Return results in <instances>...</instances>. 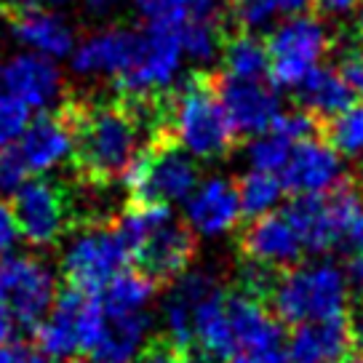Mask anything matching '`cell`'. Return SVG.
I'll return each mask as SVG.
<instances>
[{"mask_svg": "<svg viewBox=\"0 0 363 363\" xmlns=\"http://www.w3.org/2000/svg\"><path fill=\"white\" fill-rule=\"evenodd\" d=\"M57 113L69 128V163L83 184L110 187L121 182L139 147L150 139V125L134 102L118 94L113 99L62 96Z\"/></svg>", "mask_w": 363, "mask_h": 363, "instance_id": "6da1fadb", "label": "cell"}, {"mask_svg": "<svg viewBox=\"0 0 363 363\" xmlns=\"http://www.w3.org/2000/svg\"><path fill=\"white\" fill-rule=\"evenodd\" d=\"M166 123L160 134L171 136L187 155L198 160H219L238 145V134L227 121L219 94L216 72L195 69L182 83L166 91Z\"/></svg>", "mask_w": 363, "mask_h": 363, "instance_id": "7a4b0ae2", "label": "cell"}, {"mask_svg": "<svg viewBox=\"0 0 363 363\" xmlns=\"http://www.w3.org/2000/svg\"><path fill=\"white\" fill-rule=\"evenodd\" d=\"M347 278L337 264H294L278 275L264 305L281 323L299 326L342 315L347 310Z\"/></svg>", "mask_w": 363, "mask_h": 363, "instance_id": "3957f363", "label": "cell"}, {"mask_svg": "<svg viewBox=\"0 0 363 363\" xmlns=\"http://www.w3.org/2000/svg\"><path fill=\"white\" fill-rule=\"evenodd\" d=\"M131 203H179L198 187V163L166 134H152L125 169Z\"/></svg>", "mask_w": 363, "mask_h": 363, "instance_id": "277c9868", "label": "cell"}, {"mask_svg": "<svg viewBox=\"0 0 363 363\" xmlns=\"http://www.w3.org/2000/svg\"><path fill=\"white\" fill-rule=\"evenodd\" d=\"M363 208V190L350 179H342L329 193L294 195L281 214L294 227L302 246L313 254L337 249L352 216Z\"/></svg>", "mask_w": 363, "mask_h": 363, "instance_id": "5b68a950", "label": "cell"}, {"mask_svg": "<svg viewBox=\"0 0 363 363\" xmlns=\"http://www.w3.org/2000/svg\"><path fill=\"white\" fill-rule=\"evenodd\" d=\"M104 318V307L96 296L67 286L65 291H57L48 315L33 329L35 350L59 361L80 350L91 352L102 337Z\"/></svg>", "mask_w": 363, "mask_h": 363, "instance_id": "8992f818", "label": "cell"}, {"mask_svg": "<svg viewBox=\"0 0 363 363\" xmlns=\"http://www.w3.org/2000/svg\"><path fill=\"white\" fill-rule=\"evenodd\" d=\"M75 235L69 238L62 257V275L67 286L99 294L131 259L121 235L115 233L113 222H94V225L72 227Z\"/></svg>", "mask_w": 363, "mask_h": 363, "instance_id": "52a82bcc", "label": "cell"}, {"mask_svg": "<svg viewBox=\"0 0 363 363\" xmlns=\"http://www.w3.org/2000/svg\"><path fill=\"white\" fill-rule=\"evenodd\" d=\"M267 75L275 89H294L320 59L329 54L331 38L326 24L313 13H291L272 27L267 40Z\"/></svg>", "mask_w": 363, "mask_h": 363, "instance_id": "ba28073f", "label": "cell"}, {"mask_svg": "<svg viewBox=\"0 0 363 363\" xmlns=\"http://www.w3.org/2000/svg\"><path fill=\"white\" fill-rule=\"evenodd\" d=\"M177 27L179 24L147 19V24L139 30V48L131 67L115 78L118 96H125V99L158 96L174 86V78L184 57Z\"/></svg>", "mask_w": 363, "mask_h": 363, "instance_id": "9c48e42d", "label": "cell"}, {"mask_svg": "<svg viewBox=\"0 0 363 363\" xmlns=\"http://www.w3.org/2000/svg\"><path fill=\"white\" fill-rule=\"evenodd\" d=\"M225 313L246 363H289L286 329L267 305L240 289L225 291Z\"/></svg>", "mask_w": 363, "mask_h": 363, "instance_id": "30bf717a", "label": "cell"}, {"mask_svg": "<svg viewBox=\"0 0 363 363\" xmlns=\"http://www.w3.org/2000/svg\"><path fill=\"white\" fill-rule=\"evenodd\" d=\"M13 222L19 235L33 246H54L72 227V206L69 193L48 179H27L13 193L11 203Z\"/></svg>", "mask_w": 363, "mask_h": 363, "instance_id": "8fae6325", "label": "cell"}, {"mask_svg": "<svg viewBox=\"0 0 363 363\" xmlns=\"http://www.w3.org/2000/svg\"><path fill=\"white\" fill-rule=\"evenodd\" d=\"M0 294L11 307L13 320L33 331L57 299L54 270L30 254H6L0 259Z\"/></svg>", "mask_w": 363, "mask_h": 363, "instance_id": "7c38bea8", "label": "cell"}, {"mask_svg": "<svg viewBox=\"0 0 363 363\" xmlns=\"http://www.w3.org/2000/svg\"><path fill=\"white\" fill-rule=\"evenodd\" d=\"M198 254V233L184 219L171 214L160 222L142 246L134 251L136 270H142L158 286L177 281Z\"/></svg>", "mask_w": 363, "mask_h": 363, "instance_id": "4fadbf2b", "label": "cell"}, {"mask_svg": "<svg viewBox=\"0 0 363 363\" xmlns=\"http://www.w3.org/2000/svg\"><path fill=\"white\" fill-rule=\"evenodd\" d=\"M216 94L227 121L238 136H257L267 131L272 121L284 113L281 96L275 86H264L262 80L233 78L227 72H216Z\"/></svg>", "mask_w": 363, "mask_h": 363, "instance_id": "5bb4252c", "label": "cell"}, {"mask_svg": "<svg viewBox=\"0 0 363 363\" xmlns=\"http://www.w3.org/2000/svg\"><path fill=\"white\" fill-rule=\"evenodd\" d=\"M278 179L284 184V190H291L294 195H318L329 193L331 187H337L347 177H345L340 152L326 139L310 136L291 145V152Z\"/></svg>", "mask_w": 363, "mask_h": 363, "instance_id": "9a60e30c", "label": "cell"}, {"mask_svg": "<svg viewBox=\"0 0 363 363\" xmlns=\"http://www.w3.org/2000/svg\"><path fill=\"white\" fill-rule=\"evenodd\" d=\"M240 259L270 264L275 270H289L302 262V240L294 233V227L286 222L284 214H262L249 219L235 238Z\"/></svg>", "mask_w": 363, "mask_h": 363, "instance_id": "2e32d148", "label": "cell"}, {"mask_svg": "<svg viewBox=\"0 0 363 363\" xmlns=\"http://www.w3.org/2000/svg\"><path fill=\"white\" fill-rule=\"evenodd\" d=\"M65 78L51 57L43 54H16L0 62V94L33 107H48L62 94Z\"/></svg>", "mask_w": 363, "mask_h": 363, "instance_id": "e0dca14e", "label": "cell"}, {"mask_svg": "<svg viewBox=\"0 0 363 363\" xmlns=\"http://www.w3.org/2000/svg\"><path fill=\"white\" fill-rule=\"evenodd\" d=\"M139 48V30L128 27H104L96 33L86 35L75 48H72V69L78 75H110L118 78L131 67Z\"/></svg>", "mask_w": 363, "mask_h": 363, "instance_id": "ac0fdd59", "label": "cell"}, {"mask_svg": "<svg viewBox=\"0 0 363 363\" xmlns=\"http://www.w3.org/2000/svg\"><path fill=\"white\" fill-rule=\"evenodd\" d=\"M184 222L193 227L198 235L214 238L238 225L240 201L238 187L233 179L211 177L201 182L193 193L184 198Z\"/></svg>", "mask_w": 363, "mask_h": 363, "instance_id": "d6986e66", "label": "cell"}, {"mask_svg": "<svg viewBox=\"0 0 363 363\" xmlns=\"http://www.w3.org/2000/svg\"><path fill=\"white\" fill-rule=\"evenodd\" d=\"M355 347L347 313L299 323L289 340V363H337Z\"/></svg>", "mask_w": 363, "mask_h": 363, "instance_id": "ffe728a7", "label": "cell"}, {"mask_svg": "<svg viewBox=\"0 0 363 363\" xmlns=\"http://www.w3.org/2000/svg\"><path fill=\"white\" fill-rule=\"evenodd\" d=\"M24 163L30 171L48 174L59 169L72 155V136L59 113H40L27 123L19 145Z\"/></svg>", "mask_w": 363, "mask_h": 363, "instance_id": "44dd1931", "label": "cell"}, {"mask_svg": "<svg viewBox=\"0 0 363 363\" xmlns=\"http://www.w3.org/2000/svg\"><path fill=\"white\" fill-rule=\"evenodd\" d=\"M6 19L13 38L33 48L35 54L59 59L72 54L75 48V33L57 11H16L6 13Z\"/></svg>", "mask_w": 363, "mask_h": 363, "instance_id": "7402d4cb", "label": "cell"}, {"mask_svg": "<svg viewBox=\"0 0 363 363\" xmlns=\"http://www.w3.org/2000/svg\"><path fill=\"white\" fill-rule=\"evenodd\" d=\"M294 91L299 107L313 115L320 125L334 115L345 113L355 99L352 86L334 67H313L296 83Z\"/></svg>", "mask_w": 363, "mask_h": 363, "instance_id": "603a6c76", "label": "cell"}, {"mask_svg": "<svg viewBox=\"0 0 363 363\" xmlns=\"http://www.w3.org/2000/svg\"><path fill=\"white\" fill-rule=\"evenodd\" d=\"M107 315V313H104ZM150 318L147 313H125V315H107L99 342L91 347L94 363H131L136 352L147 340Z\"/></svg>", "mask_w": 363, "mask_h": 363, "instance_id": "cb8c5ba5", "label": "cell"}, {"mask_svg": "<svg viewBox=\"0 0 363 363\" xmlns=\"http://www.w3.org/2000/svg\"><path fill=\"white\" fill-rule=\"evenodd\" d=\"M160 286L147 278L142 270H121L110 284L102 289V307L107 315H125V313H142Z\"/></svg>", "mask_w": 363, "mask_h": 363, "instance_id": "d4e9b609", "label": "cell"}, {"mask_svg": "<svg viewBox=\"0 0 363 363\" xmlns=\"http://www.w3.org/2000/svg\"><path fill=\"white\" fill-rule=\"evenodd\" d=\"M222 65L227 75L233 78H251L259 80L267 75V48L259 35L251 33H230L222 40Z\"/></svg>", "mask_w": 363, "mask_h": 363, "instance_id": "484cf974", "label": "cell"}, {"mask_svg": "<svg viewBox=\"0 0 363 363\" xmlns=\"http://www.w3.org/2000/svg\"><path fill=\"white\" fill-rule=\"evenodd\" d=\"M177 33H179L182 54L193 62L208 65L222 51V40H225L222 19H187L177 27Z\"/></svg>", "mask_w": 363, "mask_h": 363, "instance_id": "4316f807", "label": "cell"}, {"mask_svg": "<svg viewBox=\"0 0 363 363\" xmlns=\"http://www.w3.org/2000/svg\"><path fill=\"white\" fill-rule=\"evenodd\" d=\"M235 187H238L240 214H246L249 219L267 214L284 198V184L278 179V174H267V171L251 169L246 177H240Z\"/></svg>", "mask_w": 363, "mask_h": 363, "instance_id": "83f0119b", "label": "cell"}, {"mask_svg": "<svg viewBox=\"0 0 363 363\" xmlns=\"http://www.w3.org/2000/svg\"><path fill=\"white\" fill-rule=\"evenodd\" d=\"M320 134L326 136L331 147L340 155L355 158L363 152V104H350L345 113L329 118L320 125Z\"/></svg>", "mask_w": 363, "mask_h": 363, "instance_id": "f1b7e54d", "label": "cell"}, {"mask_svg": "<svg viewBox=\"0 0 363 363\" xmlns=\"http://www.w3.org/2000/svg\"><path fill=\"white\" fill-rule=\"evenodd\" d=\"M225 0H152L145 16L155 22L182 24L187 19H219Z\"/></svg>", "mask_w": 363, "mask_h": 363, "instance_id": "f546056e", "label": "cell"}, {"mask_svg": "<svg viewBox=\"0 0 363 363\" xmlns=\"http://www.w3.org/2000/svg\"><path fill=\"white\" fill-rule=\"evenodd\" d=\"M275 16H278V9H275L272 0H230L225 9L222 27L230 22L235 27L233 33L257 35L259 30H267L275 22Z\"/></svg>", "mask_w": 363, "mask_h": 363, "instance_id": "4dcf8cb0", "label": "cell"}, {"mask_svg": "<svg viewBox=\"0 0 363 363\" xmlns=\"http://www.w3.org/2000/svg\"><path fill=\"white\" fill-rule=\"evenodd\" d=\"M291 145L286 136H281L278 131H262L249 142L246 147V158H249V166L254 171H267V174H281L286 158L291 152Z\"/></svg>", "mask_w": 363, "mask_h": 363, "instance_id": "1f68e13d", "label": "cell"}, {"mask_svg": "<svg viewBox=\"0 0 363 363\" xmlns=\"http://www.w3.org/2000/svg\"><path fill=\"white\" fill-rule=\"evenodd\" d=\"M27 123H30V107L9 94H0V147H9L16 139H22Z\"/></svg>", "mask_w": 363, "mask_h": 363, "instance_id": "d6a6232c", "label": "cell"}, {"mask_svg": "<svg viewBox=\"0 0 363 363\" xmlns=\"http://www.w3.org/2000/svg\"><path fill=\"white\" fill-rule=\"evenodd\" d=\"M27 163H24L19 147H0V195H13L27 182Z\"/></svg>", "mask_w": 363, "mask_h": 363, "instance_id": "836d02e7", "label": "cell"}, {"mask_svg": "<svg viewBox=\"0 0 363 363\" xmlns=\"http://www.w3.org/2000/svg\"><path fill=\"white\" fill-rule=\"evenodd\" d=\"M136 363H187V358L166 334H160L142 345V350L136 352Z\"/></svg>", "mask_w": 363, "mask_h": 363, "instance_id": "e575fe53", "label": "cell"}, {"mask_svg": "<svg viewBox=\"0 0 363 363\" xmlns=\"http://www.w3.org/2000/svg\"><path fill=\"white\" fill-rule=\"evenodd\" d=\"M16 240H19V227L13 222L11 208L0 203V257H6L16 246Z\"/></svg>", "mask_w": 363, "mask_h": 363, "instance_id": "d590c367", "label": "cell"}, {"mask_svg": "<svg viewBox=\"0 0 363 363\" xmlns=\"http://www.w3.org/2000/svg\"><path fill=\"white\" fill-rule=\"evenodd\" d=\"M340 72L345 75V80L350 83L355 94H363V54L347 51V54L342 57Z\"/></svg>", "mask_w": 363, "mask_h": 363, "instance_id": "8d00e7d4", "label": "cell"}, {"mask_svg": "<svg viewBox=\"0 0 363 363\" xmlns=\"http://www.w3.org/2000/svg\"><path fill=\"white\" fill-rule=\"evenodd\" d=\"M67 0H3L0 9L3 13H16V11H57Z\"/></svg>", "mask_w": 363, "mask_h": 363, "instance_id": "74e56055", "label": "cell"}, {"mask_svg": "<svg viewBox=\"0 0 363 363\" xmlns=\"http://www.w3.org/2000/svg\"><path fill=\"white\" fill-rule=\"evenodd\" d=\"M345 278H347V289H352L355 296H358V305H363V254L352 257Z\"/></svg>", "mask_w": 363, "mask_h": 363, "instance_id": "f35d334b", "label": "cell"}, {"mask_svg": "<svg viewBox=\"0 0 363 363\" xmlns=\"http://www.w3.org/2000/svg\"><path fill=\"white\" fill-rule=\"evenodd\" d=\"M342 240H345L352 251L363 254V208L352 216V222L347 225V230H345V238H342Z\"/></svg>", "mask_w": 363, "mask_h": 363, "instance_id": "ab89813d", "label": "cell"}, {"mask_svg": "<svg viewBox=\"0 0 363 363\" xmlns=\"http://www.w3.org/2000/svg\"><path fill=\"white\" fill-rule=\"evenodd\" d=\"M361 0H315V6L320 11L331 13V16H342V13H350L358 9Z\"/></svg>", "mask_w": 363, "mask_h": 363, "instance_id": "60d3db41", "label": "cell"}, {"mask_svg": "<svg viewBox=\"0 0 363 363\" xmlns=\"http://www.w3.org/2000/svg\"><path fill=\"white\" fill-rule=\"evenodd\" d=\"M13 315H11V307H9V302H6V296L0 294V345L3 342H9V337H11L13 331Z\"/></svg>", "mask_w": 363, "mask_h": 363, "instance_id": "b9f144b4", "label": "cell"}, {"mask_svg": "<svg viewBox=\"0 0 363 363\" xmlns=\"http://www.w3.org/2000/svg\"><path fill=\"white\" fill-rule=\"evenodd\" d=\"M121 3H123V0H86V9H89V13H94V16H107V13H113Z\"/></svg>", "mask_w": 363, "mask_h": 363, "instance_id": "7bdbcfd3", "label": "cell"}, {"mask_svg": "<svg viewBox=\"0 0 363 363\" xmlns=\"http://www.w3.org/2000/svg\"><path fill=\"white\" fill-rule=\"evenodd\" d=\"M13 363H45V358L33 345H16V361Z\"/></svg>", "mask_w": 363, "mask_h": 363, "instance_id": "ee69618b", "label": "cell"}, {"mask_svg": "<svg viewBox=\"0 0 363 363\" xmlns=\"http://www.w3.org/2000/svg\"><path fill=\"white\" fill-rule=\"evenodd\" d=\"M278 13H302L310 6V0H272Z\"/></svg>", "mask_w": 363, "mask_h": 363, "instance_id": "f6af8a7d", "label": "cell"}, {"mask_svg": "<svg viewBox=\"0 0 363 363\" xmlns=\"http://www.w3.org/2000/svg\"><path fill=\"white\" fill-rule=\"evenodd\" d=\"M355 40L363 51V3H358V11H355Z\"/></svg>", "mask_w": 363, "mask_h": 363, "instance_id": "bcb514c9", "label": "cell"}, {"mask_svg": "<svg viewBox=\"0 0 363 363\" xmlns=\"http://www.w3.org/2000/svg\"><path fill=\"white\" fill-rule=\"evenodd\" d=\"M16 361V345L9 347V345H0V363H13Z\"/></svg>", "mask_w": 363, "mask_h": 363, "instance_id": "7dc6e473", "label": "cell"}, {"mask_svg": "<svg viewBox=\"0 0 363 363\" xmlns=\"http://www.w3.org/2000/svg\"><path fill=\"white\" fill-rule=\"evenodd\" d=\"M337 363H363V350H358V352H347L345 358H340Z\"/></svg>", "mask_w": 363, "mask_h": 363, "instance_id": "c3c4849f", "label": "cell"}, {"mask_svg": "<svg viewBox=\"0 0 363 363\" xmlns=\"http://www.w3.org/2000/svg\"><path fill=\"white\" fill-rule=\"evenodd\" d=\"M62 363H94V361H91V358H86V361H83V358H65Z\"/></svg>", "mask_w": 363, "mask_h": 363, "instance_id": "681fc988", "label": "cell"}, {"mask_svg": "<svg viewBox=\"0 0 363 363\" xmlns=\"http://www.w3.org/2000/svg\"><path fill=\"white\" fill-rule=\"evenodd\" d=\"M136 6H139V9H142V11H145V9H147L150 3H152V0H134Z\"/></svg>", "mask_w": 363, "mask_h": 363, "instance_id": "f907efd6", "label": "cell"}, {"mask_svg": "<svg viewBox=\"0 0 363 363\" xmlns=\"http://www.w3.org/2000/svg\"><path fill=\"white\" fill-rule=\"evenodd\" d=\"M227 363H246L243 358H233V361H227Z\"/></svg>", "mask_w": 363, "mask_h": 363, "instance_id": "816d5d0a", "label": "cell"}]
</instances>
